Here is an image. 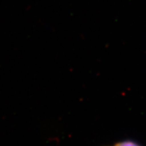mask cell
Wrapping results in <instances>:
<instances>
[{
  "label": "cell",
  "instance_id": "obj_1",
  "mask_svg": "<svg viewBox=\"0 0 146 146\" xmlns=\"http://www.w3.org/2000/svg\"><path fill=\"white\" fill-rule=\"evenodd\" d=\"M114 146H141L135 141L131 140H125V141H120L116 143Z\"/></svg>",
  "mask_w": 146,
  "mask_h": 146
}]
</instances>
